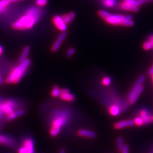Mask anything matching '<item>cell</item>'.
<instances>
[{"instance_id": "52a82bcc", "label": "cell", "mask_w": 153, "mask_h": 153, "mask_svg": "<svg viewBox=\"0 0 153 153\" xmlns=\"http://www.w3.org/2000/svg\"><path fill=\"white\" fill-rule=\"evenodd\" d=\"M2 145L7 147H13L16 145L14 138L9 135L0 134V145Z\"/></svg>"}, {"instance_id": "484cf974", "label": "cell", "mask_w": 153, "mask_h": 153, "mask_svg": "<svg viewBox=\"0 0 153 153\" xmlns=\"http://www.w3.org/2000/svg\"><path fill=\"white\" fill-rule=\"evenodd\" d=\"M111 14V13L108 11L104 10H100L98 11V15L99 16H100L101 18L105 19L106 18H107Z\"/></svg>"}, {"instance_id": "8992f818", "label": "cell", "mask_w": 153, "mask_h": 153, "mask_svg": "<svg viewBox=\"0 0 153 153\" xmlns=\"http://www.w3.org/2000/svg\"><path fill=\"white\" fill-rule=\"evenodd\" d=\"M53 23L55 26V27L57 28L59 31H61L62 33L65 32L68 29V26L65 22L64 21L62 16L60 15H56L53 17Z\"/></svg>"}, {"instance_id": "d590c367", "label": "cell", "mask_w": 153, "mask_h": 153, "mask_svg": "<svg viewBox=\"0 0 153 153\" xmlns=\"http://www.w3.org/2000/svg\"><path fill=\"white\" fill-rule=\"evenodd\" d=\"M60 91L61 94V93H69V89H68V88H64L60 89Z\"/></svg>"}, {"instance_id": "ac0fdd59", "label": "cell", "mask_w": 153, "mask_h": 153, "mask_svg": "<svg viewBox=\"0 0 153 153\" xmlns=\"http://www.w3.org/2000/svg\"><path fill=\"white\" fill-rule=\"evenodd\" d=\"M65 123V120L63 117L62 116L58 117L56 119H55L54 121L52 122V126L61 128L62 126L64 125Z\"/></svg>"}, {"instance_id": "b9f144b4", "label": "cell", "mask_w": 153, "mask_h": 153, "mask_svg": "<svg viewBox=\"0 0 153 153\" xmlns=\"http://www.w3.org/2000/svg\"><path fill=\"white\" fill-rule=\"evenodd\" d=\"M152 120H153V116H152Z\"/></svg>"}, {"instance_id": "8d00e7d4", "label": "cell", "mask_w": 153, "mask_h": 153, "mask_svg": "<svg viewBox=\"0 0 153 153\" xmlns=\"http://www.w3.org/2000/svg\"><path fill=\"white\" fill-rule=\"evenodd\" d=\"M4 83V79L2 78V76H1V74H0V85H3Z\"/></svg>"}, {"instance_id": "e575fe53", "label": "cell", "mask_w": 153, "mask_h": 153, "mask_svg": "<svg viewBox=\"0 0 153 153\" xmlns=\"http://www.w3.org/2000/svg\"><path fill=\"white\" fill-rule=\"evenodd\" d=\"M148 40L151 43V44L152 45V47H153V35H150L149 37V39H148Z\"/></svg>"}, {"instance_id": "7c38bea8", "label": "cell", "mask_w": 153, "mask_h": 153, "mask_svg": "<svg viewBox=\"0 0 153 153\" xmlns=\"http://www.w3.org/2000/svg\"><path fill=\"white\" fill-rule=\"evenodd\" d=\"M119 7L122 10H124L125 11H130V12H133L136 13L139 11V7H134L133 6L130 5L128 4H126L124 2H121L119 4Z\"/></svg>"}, {"instance_id": "4fadbf2b", "label": "cell", "mask_w": 153, "mask_h": 153, "mask_svg": "<svg viewBox=\"0 0 153 153\" xmlns=\"http://www.w3.org/2000/svg\"><path fill=\"white\" fill-rule=\"evenodd\" d=\"M78 134L81 137H87L93 138L96 136L95 133L94 131L86 130V129H81L78 131Z\"/></svg>"}, {"instance_id": "f546056e", "label": "cell", "mask_w": 153, "mask_h": 153, "mask_svg": "<svg viewBox=\"0 0 153 153\" xmlns=\"http://www.w3.org/2000/svg\"><path fill=\"white\" fill-rule=\"evenodd\" d=\"M75 52H76V49L74 48H73V47L69 48L66 51V56L67 57H71L73 55H74Z\"/></svg>"}, {"instance_id": "d6a6232c", "label": "cell", "mask_w": 153, "mask_h": 153, "mask_svg": "<svg viewBox=\"0 0 153 153\" xmlns=\"http://www.w3.org/2000/svg\"><path fill=\"white\" fill-rule=\"evenodd\" d=\"M122 153H129V147L128 145H125L124 148L123 149L122 151H121Z\"/></svg>"}, {"instance_id": "3957f363", "label": "cell", "mask_w": 153, "mask_h": 153, "mask_svg": "<svg viewBox=\"0 0 153 153\" xmlns=\"http://www.w3.org/2000/svg\"><path fill=\"white\" fill-rule=\"evenodd\" d=\"M105 21L108 24L113 26H121L124 27H132L134 25L133 16L131 15L110 14L105 19Z\"/></svg>"}, {"instance_id": "60d3db41", "label": "cell", "mask_w": 153, "mask_h": 153, "mask_svg": "<svg viewBox=\"0 0 153 153\" xmlns=\"http://www.w3.org/2000/svg\"><path fill=\"white\" fill-rule=\"evenodd\" d=\"M152 76V81H153V74L152 76Z\"/></svg>"}, {"instance_id": "83f0119b", "label": "cell", "mask_w": 153, "mask_h": 153, "mask_svg": "<svg viewBox=\"0 0 153 153\" xmlns=\"http://www.w3.org/2000/svg\"><path fill=\"white\" fill-rule=\"evenodd\" d=\"M142 47H143V49L145 50V51H149L150 49H153L152 45L151 43L148 40L143 44V46Z\"/></svg>"}, {"instance_id": "30bf717a", "label": "cell", "mask_w": 153, "mask_h": 153, "mask_svg": "<svg viewBox=\"0 0 153 153\" xmlns=\"http://www.w3.org/2000/svg\"><path fill=\"white\" fill-rule=\"evenodd\" d=\"M134 125V121L131 120H126L119 121L115 123L114 128L116 129H120L126 127H130Z\"/></svg>"}, {"instance_id": "5bb4252c", "label": "cell", "mask_w": 153, "mask_h": 153, "mask_svg": "<svg viewBox=\"0 0 153 153\" xmlns=\"http://www.w3.org/2000/svg\"><path fill=\"white\" fill-rule=\"evenodd\" d=\"M30 47L29 46H26L24 47V48L22 51V53H21V55L19 57V63H21L22 62H23L24 61L27 60L28 58V56L30 53Z\"/></svg>"}, {"instance_id": "ab89813d", "label": "cell", "mask_w": 153, "mask_h": 153, "mask_svg": "<svg viewBox=\"0 0 153 153\" xmlns=\"http://www.w3.org/2000/svg\"><path fill=\"white\" fill-rule=\"evenodd\" d=\"M59 153H66L65 150L64 149H61Z\"/></svg>"}, {"instance_id": "4316f807", "label": "cell", "mask_w": 153, "mask_h": 153, "mask_svg": "<svg viewBox=\"0 0 153 153\" xmlns=\"http://www.w3.org/2000/svg\"><path fill=\"white\" fill-rule=\"evenodd\" d=\"M48 3V0H36L35 4L39 7H44L47 5Z\"/></svg>"}, {"instance_id": "7402d4cb", "label": "cell", "mask_w": 153, "mask_h": 153, "mask_svg": "<svg viewBox=\"0 0 153 153\" xmlns=\"http://www.w3.org/2000/svg\"><path fill=\"white\" fill-rule=\"evenodd\" d=\"M123 2L130 5L138 7H140V6L142 5L138 0H123Z\"/></svg>"}, {"instance_id": "6da1fadb", "label": "cell", "mask_w": 153, "mask_h": 153, "mask_svg": "<svg viewBox=\"0 0 153 153\" xmlns=\"http://www.w3.org/2000/svg\"><path fill=\"white\" fill-rule=\"evenodd\" d=\"M44 14L41 7L31 6L23 16L11 24V28L15 30L25 31L31 30L40 21Z\"/></svg>"}, {"instance_id": "ba28073f", "label": "cell", "mask_w": 153, "mask_h": 153, "mask_svg": "<svg viewBox=\"0 0 153 153\" xmlns=\"http://www.w3.org/2000/svg\"><path fill=\"white\" fill-rule=\"evenodd\" d=\"M67 36V33L65 32L61 33L60 35L58 36V38L56 39V40L54 42V43L51 47V51L53 52H57L61 46L62 43L65 40Z\"/></svg>"}, {"instance_id": "836d02e7", "label": "cell", "mask_w": 153, "mask_h": 153, "mask_svg": "<svg viewBox=\"0 0 153 153\" xmlns=\"http://www.w3.org/2000/svg\"><path fill=\"white\" fill-rule=\"evenodd\" d=\"M148 74L150 76H152L153 74V65L152 66V67L149 69L148 71Z\"/></svg>"}, {"instance_id": "f35d334b", "label": "cell", "mask_w": 153, "mask_h": 153, "mask_svg": "<svg viewBox=\"0 0 153 153\" xmlns=\"http://www.w3.org/2000/svg\"><path fill=\"white\" fill-rule=\"evenodd\" d=\"M3 53H4V49L0 45V55H2Z\"/></svg>"}, {"instance_id": "277c9868", "label": "cell", "mask_w": 153, "mask_h": 153, "mask_svg": "<svg viewBox=\"0 0 153 153\" xmlns=\"http://www.w3.org/2000/svg\"><path fill=\"white\" fill-rule=\"evenodd\" d=\"M145 79L146 77L143 75L140 76L131 88V90L128 95V100L131 104H134L141 95L144 90V86L143 84L145 81Z\"/></svg>"}, {"instance_id": "9c48e42d", "label": "cell", "mask_w": 153, "mask_h": 153, "mask_svg": "<svg viewBox=\"0 0 153 153\" xmlns=\"http://www.w3.org/2000/svg\"><path fill=\"white\" fill-rule=\"evenodd\" d=\"M30 153H35V142L31 137H27L23 141V145Z\"/></svg>"}, {"instance_id": "7a4b0ae2", "label": "cell", "mask_w": 153, "mask_h": 153, "mask_svg": "<svg viewBox=\"0 0 153 153\" xmlns=\"http://www.w3.org/2000/svg\"><path fill=\"white\" fill-rule=\"evenodd\" d=\"M30 64L31 60L29 59H27L21 63H19L18 65L16 66L11 71L9 76L6 78V83L7 84L18 83L26 73Z\"/></svg>"}, {"instance_id": "ffe728a7", "label": "cell", "mask_w": 153, "mask_h": 153, "mask_svg": "<svg viewBox=\"0 0 153 153\" xmlns=\"http://www.w3.org/2000/svg\"><path fill=\"white\" fill-rule=\"evenodd\" d=\"M109 114L112 116H117L120 114V109L119 107L116 105H111L109 108Z\"/></svg>"}, {"instance_id": "9a60e30c", "label": "cell", "mask_w": 153, "mask_h": 153, "mask_svg": "<svg viewBox=\"0 0 153 153\" xmlns=\"http://www.w3.org/2000/svg\"><path fill=\"white\" fill-rule=\"evenodd\" d=\"M76 17V14L74 12L71 11L69 14H65L62 16V18L66 25H68L73 22Z\"/></svg>"}, {"instance_id": "1f68e13d", "label": "cell", "mask_w": 153, "mask_h": 153, "mask_svg": "<svg viewBox=\"0 0 153 153\" xmlns=\"http://www.w3.org/2000/svg\"><path fill=\"white\" fill-rule=\"evenodd\" d=\"M18 153H30L27 151V150L23 146H21L18 149Z\"/></svg>"}, {"instance_id": "603a6c76", "label": "cell", "mask_w": 153, "mask_h": 153, "mask_svg": "<svg viewBox=\"0 0 153 153\" xmlns=\"http://www.w3.org/2000/svg\"><path fill=\"white\" fill-rule=\"evenodd\" d=\"M10 4L9 0H0V13L4 11Z\"/></svg>"}, {"instance_id": "f1b7e54d", "label": "cell", "mask_w": 153, "mask_h": 153, "mask_svg": "<svg viewBox=\"0 0 153 153\" xmlns=\"http://www.w3.org/2000/svg\"><path fill=\"white\" fill-rule=\"evenodd\" d=\"M102 83L104 86H109L111 83V79L108 76H104L102 79Z\"/></svg>"}, {"instance_id": "d4e9b609", "label": "cell", "mask_w": 153, "mask_h": 153, "mask_svg": "<svg viewBox=\"0 0 153 153\" xmlns=\"http://www.w3.org/2000/svg\"><path fill=\"white\" fill-rule=\"evenodd\" d=\"M124 146V141H123V138L121 137H118L117 139V147L118 150L121 152Z\"/></svg>"}, {"instance_id": "4dcf8cb0", "label": "cell", "mask_w": 153, "mask_h": 153, "mask_svg": "<svg viewBox=\"0 0 153 153\" xmlns=\"http://www.w3.org/2000/svg\"><path fill=\"white\" fill-rule=\"evenodd\" d=\"M133 121H134V124H136L138 126H141L144 124V122L142 120V118L140 117H137L136 118H135Z\"/></svg>"}, {"instance_id": "8fae6325", "label": "cell", "mask_w": 153, "mask_h": 153, "mask_svg": "<svg viewBox=\"0 0 153 153\" xmlns=\"http://www.w3.org/2000/svg\"><path fill=\"white\" fill-rule=\"evenodd\" d=\"M25 111L24 109H20L16 110L14 111L11 114L7 116L6 120L8 121H11L14 120L16 119L17 118L22 116L23 115H25Z\"/></svg>"}, {"instance_id": "7bdbcfd3", "label": "cell", "mask_w": 153, "mask_h": 153, "mask_svg": "<svg viewBox=\"0 0 153 153\" xmlns=\"http://www.w3.org/2000/svg\"></svg>"}, {"instance_id": "e0dca14e", "label": "cell", "mask_w": 153, "mask_h": 153, "mask_svg": "<svg viewBox=\"0 0 153 153\" xmlns=\"http://www.w3.org/2000/svg\"><path fill=\"white\" fill-rule=\"evenodd\" d=\"M140 116L144 123L147 124L151 121H153L152 116L149 115L146 110H142L140 112Z\"/></svg>"}, {"instance_id": "74e56055", "label": "cell", "mask_w": 153, "mask_h": 153, "mask_svg": "<svg viewBox=\"0 0 153 153\" xmlns=\"http://www.w3.org/2000/svg\"><path fill=\"white\" fill-rule=\"evenodd\" d=\"M25 1V0H9V2L11 3H14V2H19V1Z\"/></svg>"}, {"instance_id": "cb8c5ba5", "label": "cell", "mask_w": 153, "mask_h": 153, "mask_svg": "<svg viewBox=\"0 0 153 153\" xmlns=\"http://www.w3.org/2000/svg\"><path fill=\"white\" fill-rule=\"evenodd\" d=\"M61 128L52 126L50 129V134L52 137L57 136L60 131Z\"/></svg>"}, {"instance_id": "2e32d148", "label": "cell", "mask_w": 153, "mask_h": 153, "mask_svg": "<svg viewBox=\"0 0 153 153\" xmlns=\"http://www.w3.org/2000/svg\"><path fill=\"white\" fill-rule=\"evenodd\" d=\"M60 98L66 102H73L75 100L76 97L71 93L69 92L66 93H61L60 95Z\"/></svg>"}, {"instance_id": "44dd1931", "label": "cell", "mask_w": 153, "mask_h": 153, "mask_svg": "<svg viewBox=\"0 0 153 153\" xmlns=\"http://www.w3.org/2000/svg\"><path fill=\"white\" fill-rule=\"evenodd\" d=\"M60 88L57 85L54 86L52 88V90L51 91V95L54 98H57L60 97Z\"/></svg>"}, {"instance_id": "d6986e66", "label": "cell", "mask_w": 153, "mask_h": 153, "mask_svg": "<svg viewBox=\"0 0 153 153\" xmlns=\"http://www.w3.org/2000/svg\"><path fill=\"white\" fill-rule=\"evenodd\" d=\"M100 1L107 8H112L116 5V0H100Z\"/></svg>"}, {"instance_id": "5b68a950", "label": "cell", "mask_w": 153, "mask_h": 153, "mask_svg": "<svg viewBox=\"0 0 153 153\" xmlns=\"http://www.w3.org/2000/svg\"><path fill=\"white\" fill-rule=\"evenodd\" d=\"M16 105L13 101L7 100L0 104V111L3 114L8 116L16 111Z\"/></svg>"}]
</instances>
